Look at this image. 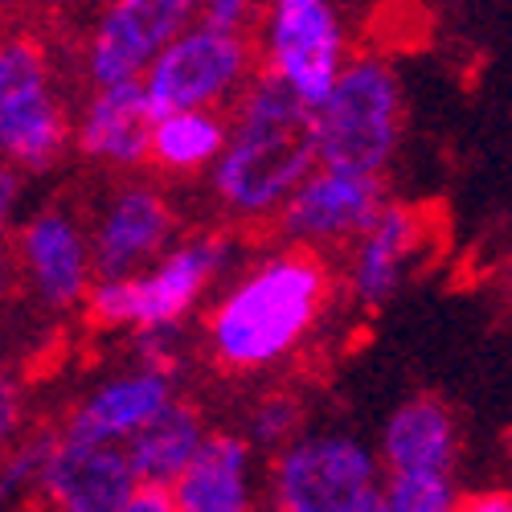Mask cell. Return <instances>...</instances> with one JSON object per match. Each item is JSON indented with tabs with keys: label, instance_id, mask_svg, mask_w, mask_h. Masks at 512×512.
I'll list each match as a JSON object with an SVG mask.
<instances>
[{
	"label": "cell",
	"instance_id": "2",
	"mask_svg": "<svg viewBox=\"0 0 512 512\" xmlns=\"http://www.w3.org/2000/svg\"><path fill=\"white\" fill-rule=\"evenodd\" d=\"M332 295L328 263L312 246H291L246 275L209 316V353L226 373L279 361L304 340Z\"/></svg>",
	"mask_w": 512,
	"mask_h": 512
},
{
	"label": "cell",
	"instance_id": "9",
	"mask_svg": "<svg viewBox=\"0 0 512 512\" xmlns=\"http://www.w3.org/2000/svg\"><path fill=\"white\" fill-rule=\"evenodd\" d=\"M193 13H201V5H189V0H119V5H111L91 37V82L99 91L136 82L148 58H160L173 46Z\"/></svg>",
	"mask_w": 512,
	"mask_h": 512
},
{
	"label": "cell",
	"instance_id": "20",
	"mask_svg": "<svg viewBox=\"0 0 512 512\" xmlns=\"http://www.w3.org/2000/svg\"><path fill=\"white\" fill-rule=\"evenodd\" d=\"M226 140H230V123L218 119L213 111L173 115L156 127L152 160L164 168H177V173H193V168H201L205 160L226 152Z\"/></svg>",
	"mask_w": 512,
	"mask_h": 512
},
{
	"label": "cell",
	"instance_id": "22",
	"mask_svg": "<svg viewBox=\"0 0 512 512\" xmlns=\"http://www.w3.org/2000/svg\"><path fill=\"white\" fill-rule=\"evenodd\" d=\"M386 512H455V500L447 480H394Z\"/></svg>",
	"mask_w": 512,
	"mask_h": 512
},
{
	"label": "cell",
	"instance_id": "5",
	"mask_svg": "<svg viewBox=\"0 0 512 512\" xmlns=\"http://www.w3.org/2000/svg\"><path fill=\"white\" fill-rule=\"evenodd\" d=\"M226 263V238H197L168 254L164 267L144 279H115L99 283L87 300V324L91 328H115V324H140L144 332L177 324L197 291L222 271Z\"/></svg>",
	"mask_w": 512,
	"mask_h": 512
},
{
	"label": "cell",
	"instance_id": "23",
	"mask_svg": "<svg viewBox=\"0 0 512 512\" xmlns=\"http://www.w3.org/2000/svg\"><path fill=\"white\" fill-rule=\"evenodd\" d=\"M123 512H177V500H173V488H156V484H140L132 504Z\"/></svg>",
	"mask_w": 512,
	"mask_h": 512
},
{
	"label": "cell",
	"instance_id": "24",
	"mask_svg": "<svg viewBox=\"0 0 512 512\" xmlns=\"http://www.w3.org/2000/svg\"><path fill=\"white\" fill-rule=\"evenodd\" d=\"M455 512H512V492H467L455 500Z\"/></svg>",
	"mask_w": 512,
	"mask_h": 512
},
{
	"label": "cell",
	"instance_id": "13",
	"mask_svg": "<svg viewBox=\"0 0 512 512\" xmlns=\"http://www.w3.org/2000/svg\"><path fill=\"white\" fill-rule=\"evenodd\" d=\"M168 406H173L168 377L144 369L123 381H111L91 402H82L70 414L62 435L78 439V443H127L132 435H140L148 422H156Z\"/></svg>",
	"mask_w": 512,
	"mask_h": 512
},
{
	"label": "cell",
	"instance_id": "21",
	"mask_svg": "<svg viewBox=\"0 0 512 512\" xmlns=\"http://www.w3.org/2000/svg\"><path fill=\"white\" fill-rule=\"evenodd\" d=\"M250 422H254V439H259V443L283 447L295 431H300L304 406H300V398H291V394H267L259 406H254V418Z\"/></svg>",
	"mask_w": 512,
	"mask_h": 512
},
{
	"label": "cell",
	"instance_id": "1",
	"mask_svg": "<svg viewBox=\"0 0 512 512\" xmlns=\"http://www.w3.org/2000/svg\"><path fill=\"white\" fill-rule=\"evenodd\" d=\"M230 140L213 173L218 201L234 218H275L312 181L320 160V119L267 58L230 115Z\"/></svg>",
	"mask_w": 512,
	"mask_h": 512
},
{
	"label": "cell",
	"instance_id": "3",
	"mask_svg": "<svg viewBox=\"0 0 512 512\" xmlns=\"http://www.w3.org/2000/svg\"><path fill=\"white\" fill-rule=\"evenodd\" d=\"M320 160L332 173L377 177L390 164L402 132L398 78L381 58H357L316 111Z\"/></svg>",
	"mask_w": 512,
	"mask_h": 512
},
{
	"label": "cell",
	"instance_id": "28",
	"mask_svg": "<svg viewBox=\"0 0 512 512\" xmlns=\"http://www.w3.org/2000/svg\"><path fill=\"white\" fill-rule=\"evenodd\" d=\"M504 447H508V455H512V426H508V431H504Z\"/></svg>",
	"mask_w": 512,
	"mask_h": 512
},
{
	"label": "cell",
	"instance_id": "19",
	"mask_svg": "<svg viewBox=\"0 0 512 512\" xmlns=\"http://www.w3.org/2000/svg\"><path fill=\"white\" fill-rule=\"evenodd\" d=\"M246 443L234 435H209L189 472L177 480V512H250Z\"/></svg>",
	"mask_w": 512,
	"mask_h": 512
},
{
	"label": "cell",
	"instance_id": "17",
	"mask_svg": "<svg viewBox=\"0 0 512 512\" xmlns=\"http://www.w3.org/2000/svg\"><path fill=\"white\" fill-rule=\"evenodd\" d=\"M205 426H201V410L197 402H177L168 406L156 422H148L140 435H132L127 459H132V472L140 484H156V488H177V480L189 472V463L197 459V451L205 447Z\"/></svg>",
	"mask_w": 512,
	"mask_h": 512
},
{
	"label": "cell",
	"instance_id": "6",
	"mask_svg": "<svg viewBox=\"0 0 512 512\" xmlns=\"http://www.w3.org/2000/svg\"><path fill=\"white\" fill-rule=\"evenodd\" d=\"M0 144L29 173L50 168L66 144V111L50 95L46 50L33 33H17L0 54Z\"/></svg>",
	"mask_w": 512,
	"mask_h": 512
},
{
	"label": "cell",
	"instance_id": "27",
	"mask_svg": "<svg viewBox=\"0 0 512 512\" xmlns=\"http://www.w3.org/2000/svg\"><path fill=\"white\" fill-rule=\"evenodd\" d=\"M361 512H386V492H377V496H373V500H369Z\"/></svg>",
	"mask_w": 512,
	"mask_h": 512
},
{
	"label": "cell",
	"instance_id": "7",
	"mask_svg": "<svg viewBox=\"0 0 512 512\" xmlns=\"http://www.w3.org/2000/svg\"><path fill=\"white\" fill-rule=\"evenodd\" d=\"M275 512H361L373 488V459L361 443L324 435L291 443L271 472Z\"/></svg>",
	"mask_w": 512,
	"mask_h": 512
},
{
	"label": "cell",
	"instance_id": "15",
	"mask_svg": "<svg viewBox=\"0 0 512 512\" xmlns=\"http://www.w3.org/2000/svg\"><path fill=\"white\" fill-rule=\"evenodd\" d=\"M168 234H173V209H168L160 193L152 189L119 193L95 238V271L103 275V283L127 279V271L144 263L148 254H156Z\"/></svg>",
	"mask_w": 512,
	"mask_h": 512
},
{
	"label": "cell",
	"instance_id": "11",
	"mask_svg": "<svg viewBox=\"0 0 512 512\" xmlns=\"http://www.w3.org/2000/svg\"><path fill=\"white\" fill-rule=\"evenodd\" d=\"M37 484L41 492L33 504L41 512H123L140 488L127 447L78 443L66 435Z\"/></svg>",
	"mask_w": 512,
	"mask_h": 512
},
{
	"label": "cell",
	"instance_id": "10",
	"mask_svg": "<svg viewBox=\"0 0 512 512\" xmlns=\"http://www.w3.org/2000/svg\"><path fill=\"white\" fill-rule=\"evenodd\" d=\"M386 209L390 205L377 177H353L324 168L275 213L271 230L295 242H349L369 238L377 222L386 218Z\"/></svg>",
	"mask_w": 512,
	"mask_h": 512
},
{
	"label": "cell",
	"instance_id": "25",
	"mask_svg": "<svg viewBox=\"0 0 512 512\" xmlns=\"http://www.w3.org/2000/svg\"><path fill=\"white\" fill-rule=\"evenodd\" d=\"M17 386H13V381H5V439L17 431Z\"/></svg>",
	"mask_w": 512,
	"mask_h": 512
},
{
	"label": "cell",
	"instance_id": "12",
	"mask_svg": "<svg viewBox=\"0 0 512 512\" xmlns=\"http://www.w3.org/2000/svg\"><path fill=\"white\" fill-rule=\"evenodd\" d=\"M386 467L394 480H447L455 455H459V435L451 406L435 394H418L386 426Z\"/></svg>",
	"mask_w": 512,
	"mask_h": 512
},
{
	"label": "cell",
	"instance_id": "14",
	"mask_svg": "<svg viewBox=\"0 0 512 512\" xmlns=\"http://www.w3.org/2000/svg\"><path fill=\"white\" fill-rule=\"evenodd\" d=\"M156 127L160 119L148 107L144 82H123L99 91V99L87 107V119L78 127V152L111 164H140L156 148Z\"/></svg>",
	"mask_w": 512,
	"mask_h": 512
},
{
	"label": "cell",
	"instance_id": "8",
	"mask_svg": "<svg viewBox=\"0 0 512 512\" xmlns=\"http://www.w3.org/2000/svg\"><path fill=\"white\" fill-rule=\"evenodd\" d=\"M267 66L291 82L312 111L328 103L340 82V25L324 0H279L267 25Z\"/></svg>",
	"mask_w": 512,
	"mask_h": 512
},
{
	"label": "cell",
	"instance_id": "18",
	"mask_svg": "<svg viewBox=\"0 0 512 512\" xmlns=\"http://www.w3.org/2000/svg\"><path fill=\"white\" fill-rule=\"evenodd\" d=\"M422 242H426V213L418 205H390L377 230L361 242L353 271L357 300L369 308L386 304L402 279V267L410 263V254L422 250Z\"/></svg>",
	"mask_w": 512,
	"mask_h": 512
},
{
	"label": "cell",
	"instance_id": "4",
	"mask_svg": "<svg viewBox=\"0 0 512 512\" xmlns=\"http://www.w3.org/2000/svg\"><path fill=\"white\" fill-rule=\"evenodd\" d=\"M259 66H263L259 41L226 37V33H213V29L181 33L173 46L156 58V66L144 78L148 107L160 123L173 119V115L205 111L209 103L230 95L238 82Z\"/></svg>",
	"mask_w": 512,
	"mask_h": 512
},
{
	"label": "cell",
	"instance_id": "26",
	"mask_svg": "<svg viewBox=\"0 0 512 512\" xmlns=\"http://www.w3.org/2000/svg\"><path fill=\"white\" fill-rule=\"evenodd\" d=\"M0 185H5V189H0V197H5V213H9V209H13V197H17V177H13V168H5Z\"/></svg>",
	"mask_w": 512,
	"mask_h": 512
},
{
	"label": "cell",
	"instance_id": "16",
	"mask_svg": "<svg viewBox=\"0 0 512 512\" xmlns=\"http://www.w3.org/2000/svg\"><path fill=\"white\" fill-rule=\"evenodd\" d=\"M21 254L33 287L50 308H70L74 300H82V291H87V246L58 205L41 209L21 230Z\"/></svg>",
	"mask_w": 512,
	"mask_h": 512
}]
</instances>
